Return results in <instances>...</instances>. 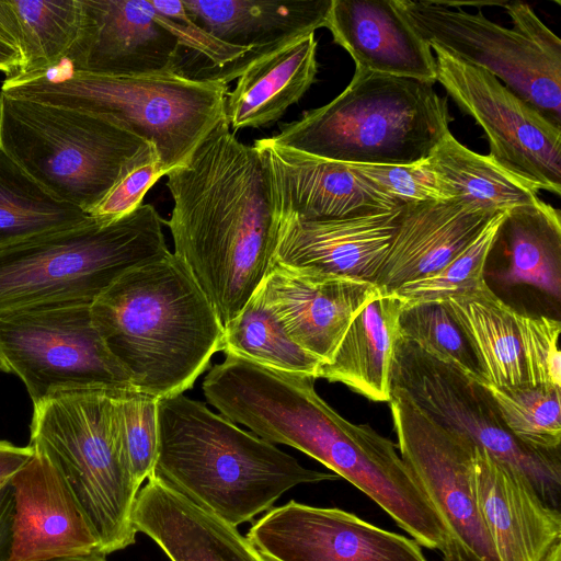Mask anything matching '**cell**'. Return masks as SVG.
Listing matches in <instances>:
<instances>
[{"instance_id":"1","label":"cell","mask_w":561,"mask_h":561,"mask_svg":"<svg viewBox=\"0 0 561 561\" xmlns=\"http://www.w3.org/2000/svg\"><path fill=\"white\" fill-rule=\"evenodd\" d=\"M165 176L174 202L165 221L173 254L225 327L273 263L278 219L266 165L254 146L236 138L225 118Z\"/></svg>"},{"instance_id":"2","label":"cell","mask_w":561,"mask_h":561,"mask_svg":"<svg viewBox=\"0 0 561 561\" xmlns=\"http://www.w3.org/2000/svg\"><path fill=\"white\" fill-rule=\"evenodd\" d=\"M90 309L133 387L158 400L191 389L222 350V324L190 270L171 252L126 272Z\"/></svg>"},{"instance_id":"3","label":"cell","mask_w":561,"mask_h":561,"mask_svg":"<svg viewBox=\"0 0 561 561\" xmlns=\"http://www.w3.org/2000/svg\"><path fill=\"white\" fill-rule=\"evenodd\" d=\"M152 474L196 505L237 527L271 510L289 489L337 480L240 428L183 393L157 402Z\"/></svg>"},{"instance_id":"4","label":"cell","mask_w":561,"mask_h":561,"mask_svg":"<svg viewBox=\"0 0 561 561\" xmlns=\"http://www.w3.org/2000/svg\"><path fill=\"white\" fill-rule=\"evenodd\" d=\"M453 117L434 83L355 67L335 99L270 137L311 156L353 164H414L448 135Z\"/></svg>"},{"instance_id":"5","label":"cell","mask_w":561,"mask_h":561,"mask_svg":"<svg viewBox=\"0 0 561 561\" xmlns=\"http://www.w3.org/2000/svg\"><path fill=\"white\" fill-rule=\"evenodd\" d=\"M162 219L151 204L102 222H83L0 248V317L88 304L126 272L164 256Z\"/></svg>"},{"instance_id":"6","label":"cell","mask_w":561,"mask_h":561,"mask_svg":"<svg viewBox=\"0 0 561 561\" xmlns=\"http://www.w3.org/2000/svg\"><path fill=\"white\" fill-rule=\"evenodd\" d=\"M228 84L174 75L113 77L75 70L7 78L11 98L102 116L151 144L164 175L226 118Z\"/></svg>"},{"instance_id":"7","label":"cell","mask_w":561,"mask_h":561,"mask_svg":"<svg viewBox=\"0 0 561 561\" xmlns=\"http://www.w3.org/2000/svg\"><path fill=\"white\" fill-rule=\"evenodd\" d=\"M106 387L56 390L33 404L30 446L65 478L92 524L101 554L135 543L139 488L124 454L117 398Z\"/></svg>"},{"instance_id":"8","label":"cell","mask_w":561,"mask_h":561,"mask_svg":"<svg viewBox=\"0 0 561 561\" xmlns=\"http://www.w3.org/2000/svg\"><path fill=\"white\" fill-rule=\"evenodd\" d=\"M0 149L56 198L89 215L153 146L115 122L0 92Z\"/></svg>"},{"instance_id":"9","label":"cell","mask_w":561,"mask_h":561,"mask_svg":"<svg viewBox=\"0 0 561 561\" xmlns=\"http://www.w3.org/2000/svg\"><path fill=\"white\" fill-rule=\"evenodd\" d=\"M432 49L478 66L561 128V39L522 1L501 3L508 28L456 2L394 0Z\"/></svg>"},{"instance_id":"10","label":"cell","mask_w":561,"mask_h":561,"mask_svg":"<svg viewBox=\"0 0 561 561\" xmlns=\"http://www.w3.org/2000/svg\"><path fill=\"white\" fill-rule=\"evenodd\" d=\"M391 387L404 391L444 427L467 436L493 458L519 471L547 503L560 510V451L538 450L518 440L505 426L492 396L481 382L399 334Z\"/></svg>"},{"instance_id":"11","label":"cell","mask_w":561,"mask_h":561,"mask_svg":"<svg viewBox=\"0 0 561 561\" xmlns=\"http://www.w3.org/2000/svg\"><path fill=\"white\" fill-rule=\"evenodd\" d=\"M90 307L57 305L0 317V370L23 382L33 404L60 389L134 388L95 329Z\"/></svg>"},{"instance_id":"12","label":"cell","mask_w":561,"mask_h":561,"mask_svg":"<svg viewBox=\"0 0 561 561\" xmlns=\"http://www.w3.org/2000/svg\"><path fill=\"white\" fill-rule=\"evenodd\" d=\"M389 403L400 456L443 525V561H500L477 501V445L434 421L399 388L391 387Z\"/></svg>"},{"instance_id":"13","label":"cell","mask_w":561,"mask_h":561,"mask_svg":"<svg viewBox=\"0 0 561 561\" xmlns=\"http://www.w3.org/2000/svg\"><path fill=\"white\" fill-rule=\"evenodd\" d=\"M438 81L458 107L473 117L489 142V157L534 188L561 193V128L486 70L439 49Z\"/></svg>"},{"instance_id":"14","label":"cell","mask_w":561,"mask_h":561,"mask_svg":"<svg viewBox=\"0 0 561 561\" xmlns=\"http://www.w3.org/2000/svg\"><path fill=\"white\" fill-rule=\"evenodd\" d=\"M247 538L265 561H428L413 538L296 501L268 510Z\"/></svg>"},{"instance_id":"15","label":"cell","mask_w":561,"mask_h":561,"mask_svg":"<svg viewBox=\"0 0 561 561\" xmlns=\"http://www.w3.org/2000/svg\"><path fill=\"white\" fill-rule=\"evenodd\" d=\"M71 70L113 77L172 75L178 38L154 16L149 0H80Z\"/></svg>"},{"instance_id":"16","label":"cell","mask_w":561,"mask_h":561,"mask_svg":"<svg viewBox=\"0 0 561 561\" xmlns=\"http://www.w3.org/2000/svg\"><path fill=\"white\" fill-rule=\"evenodd\" d=\"M260 289L287 336L328 363L353 318L378 293L360 278L273 262Z\"/></svg>"},{"instance_id":"17","label":"cell","mask_w":561,"mask_h":561,"mask_svg":"<svg viewBox=\"0 0 561 561\" xmlns=\"http://www.w3.org/2000/svg\"><path fill=\"white\" fill-rule=\"evenodd\" d=\"M10 484L13 491L10 561L102 556L100 540L87 514L65 478L45 456L34 451L10 478Z\"/></svg>"},{"instance_id":"18","label":"cell","mask_w":561,"mask_h":561,"mask_svg":"<svg viewBox=\"0 0 561 561\" xmlns=\"http://www.w3.org/2000/svg\"><path fill=\"white\" fill-rule=\"evenodd\" d=\"M266 165L277 219L301 221L355 218L400 208L356 175L347 163L256 139Z\"/></svg>"},{"instance_id":"19","label":"cell","mask_w":561,"mask_h":561,"mask_svg":"<svg viewBox=\"0 0 561 561\" xmlns=\"http://www.w3.org/2000/svg\"><path fill=\"white\" fill-rule=\"evenodd\" d=\"M480 514L500 561H561V514L513 467L476 446Z\"/></svg>"},{"instance_id":"20","label":"cell","mask_w":561,"mask_h":561,"mask_svg":"<svg viewBox=\"0 0 561 561\" xmlns=\"http://www.w3.org/2000/svg\"><path fill=\"white\" fill-rule=\"evenodd\" d=\"M403 207L337 220L279 219L273 262L374 284Z\"/></svg>"},{"instance_id":"21","label":"cell","mask_w":561,"mask_h":561,"mask_svg":"<svg viewBox=\"0 0 561 561\" xmlns=\"http://www.w3.org/2000/svg\"><path fill=\"white\" fill-rule=\"evenodd\" d=\"M502 210L460 199L404 206L390 248L374 279L383 293L431 275L453 261Z\"/></svg>"},{"instance_id":"22","label":"cell","mask_w":561,"mask_h":561,"mask_svg":"<svg viewBox=\"0 0 561 561\" xmlns=\"http://www.w3.org/2000/svg\"><path fill=\"white\" fill-rule=\"evenodd\" d=\"M325 27L355 67L436 82L435 57L394 0H332Z\"/></svg>"},{"instance_id":"23","label":"cell","mask_w":561,"mask_h":561,"mask_svg":"<svg viewBox=\"0 0 561 561\" xmlns=\"http://www.w3.org/2000/svg\"><path fill=\"white\" fill-rule=\"evenodd\" d=\"M133 523L171 561H265L234 526L154 474L138 491Z\"/></svg>"},{"instance_id":"24","label":"cell","mask_w":561,"mask_h":561,"mask_svg":"<svg viewBox=\"0 0 561 561\" xmlns=\"http://www.w3.org/2000/svg\"><path fill=\"white\" fill-rule=\"evenodd\" d=\"M332 0H182L190 19L226 44L273 53L325 27Z\"/></svg>"},{"instance_id":"25","label":"cell","mask_w":561,"mask_h":561,"mask_svg":"<svg viewBox=\"0 0 561 561\" xmlns=\"http://www.w3.org/2000/svg\"><path fill=\"white\" fill-rule=\"evenodd\" d=\"M407 299L378 293L353 318L318 378L341 382L375 402H389L398 319Z\"/></svg>"},{"instance_id":"26","label":"cell","mask_w":561,"mask_h":561,"mask_svg":"<svg viewBox=\"0 0 561 561\" xmlns=\"http://www.w3.org/2000/svg\"><path fill=\"white\" fill-rule=\"evenodd\" d=\"M314 33L301 36L250 65L227 94L232 133L277 122L309 90L318 72Z\"/></svg>"},{"instance_id":"27","label":"cell","mask_w":561,"mask_h":561,"mask_svg":"<svg viewBox=\"0 0 561 561\" xmlns=\"http://www.w3.org/2000/svg\"><path fill=\"white\" fill-rule=\"evenodd\" d=\"M440 301L466 335L484 383L512 387L527 382L518 312L496 296L485 279Z\"/></svg>"},{"instance_id":"28","label":"cell","mask_w":561,"mask_h":561,"mask_svg":"<svg viewBox=\"0 0 561 561\" xmlns=\"http://www.w3.org/2000/svg\"><path fill=\"white\" fill-rule=\"evenodd\" d=\"M80 20V0H0V39L20 57L15 77L59 66L77 38Z\"/></svg>"},{"instance_id":"29","label":"cell","mask_w":561,"mask_h":561,"mask_svg":"<svg viewBox=\"0 0 561 561\" xmlns=\"http://www.w3.org/2000/svg\"><path fill=\"white\" fill-rule=\"evenodd\" d=\"M497 242L508 255L502 275L507 285L526 284L559 299L561 293V217L539 201L506 210Z\"/></svg>"},{"instance_id":"30","label":"cell","mask_w":561,"mask_h":561,"mask_svg":"<svg viewBox=\"0 0 561 561\" xmlns=\"http://www.w3.org/2000/svg\"><path fill=\"white\" fill-rule=\"evenodd\" d=\"M447 199H460L490 210H507L540 201L539 191L523 182L488 154H480L449 133L425 160Z\"/></svg>"},{"instance_id":"31","label":"cell","mask_w":561,"mask_h":561,"mask_svg":"<svg viewBox=\"0 0 561 561\" xmlns=\"http://www.w3.org/2000/svg\"><path fill=\"white\" fill-rule=\"evenodd\" d=\"M154 16L178 38L172 75L197 82H225L238 79L265 55L232 46L197 26L187 15L182 0H149ZM271 54V53H270Z\"/></svg>"},{"instance_id":"32","label":"cell","mask_w":561,"mask_h":561,"mask_svg":"<svg viewBox=\"0 0 561 561\" xmlns=\"http://www.w3.org/2000/svg\"><path fill=\"white\" fill-rule=\"evenodd\" d=\"M89 217L48 193L0 149V248L79 225Z\"/></svg>"},{"instance_id":"33","label":"cell","mask_w":561,"mask_h":561,"mask_svg":"<svg viewBox=\"0 0 561 561\" xmlns=\"http://www.w3.org/2000/svg\"><path fill=\"white\" fill-rule=\"evenodd\" d=\"M221 352L317 379L322 364L287 336L266 305L260 287L240 313L224 327Z\"/></svg>"},{"instance_id":"34","label":"cell","mask_w":561,"mask_h":561,"mask_svg":"<svg viewBox=\"0 0 561 561\" xmlns=\"http://www.w3.org/2000/svg\"><path fill=\"white\" fill-rule=\"evenodd\" d=\"M482 385L518 440L538 450L560 451L561 388L528 382L512 387Z\"/></svg>"},{"instance_id":"35","label":"cell","mask_w":561,"mask_h":561,"mask_svg":"<svg viewBox=\"0 0 561 561\" xmlns=\"http://www.w3.org/2000/svg\"><path fill=\"white\" fill-rule=\"evenodd\" d=\"M398 328L403 339L454 364L474 380L485 382L466 335L440 300H407Z\"/></svg>"},{"instance_id":"36","label":"cell","mask_w":561,"mask_h":561,"mask_svg":"<svg viewBox=\"0 0 561 561\" xmlns=\"http://www.w3.org/2000/svg\"><path fill=\"white\" fill-rule=\"evenodd\" d=\"M506 210L499 211L479 236L439 271L409 282L394 294L407 300H440L484 280V268Z\"/></svg>"},{"instance_id":"37","label":"cell","mask_w":561,"mask_h":561,"mask_svg":"<svg viewBox=\"0 0 561 561\" xmlns=\"http://www.w3.org/2000/svg\"><path fill=\"white\" fill-rule=\"evenodd\" d=\"M158 399L134 388L122 389L117 398L121 440L138 486L152 472L158 448Z\"/></svg>"},{"instance_id":"38","label":"cell","mask_w":561,"mask_h":561,"mask_svg":"<svg viewBox=\"0 0 561 561\" xmlns=\"http://www.w3.org/2000/svg\"><path fill=\"white\" fill-rule=\"evenodd\" d=\"M350 169L397 206L448 201L425 160L414 164H353Z\"/></svg>"},{"instance_id":"39","label":"cell","mask_w":561,"mask_h":561,"mask_svg":"<svg viewBox=\"0 0 561 561\" xmlns=\"http://www.w3.org/2000/svg\"><path fill=\"white\" fill-rule=\"evenodd\" d=\"M518 327L526 381L561 388L560 322L518 312Z\"/></svg>"},{"instance_id":"40","label":"cell","mask_w":561,"mask_h":561,"mask_svg":"<svg viewBox=\"0 0 561 561\" xmlns=\"http://www.w3.org/2000/svg\"><path fill=\"white\" fill-rule=\"evenodd\" d=\"M163 175L158 160L134 169L108 191L89 215L102 222H112L128 215L141 205L148 190Z\"/></svg>"},{"instance_id":"41","label":"cell","mask_w":561,"mask_h":561,"mask_svg":"<svg viewBox=\"0 0 561 561\" xmlns=\"http://www.w3.org/2000/svg\"><path fill=\"white\" fill-rule=\"evenodd\" d=\"M13 491L10 480L0 484V561H10L12 550Z\"/></svg>"},{"instance_id":"42","label":"cell","mask_w":561,"mask_h":561,"mask_svg":"<svg viewBox=\"0 0 561 561\" xmlns=\"http://www.w3.org/2000/svg\"><path fill=\"white\" fill-rule=\"evenodd\" d=\"M33 448L16 446L9 440L0 439V484L23 467L33 456Z\"/></svg>"},{"instance_id":"43","label":"cell","mask_w":561,"mask_h":561,"mask_svg":"<svg viewBox=\"0 0 561 561\" xmlns=\"http://www.w3.org/2000/svg\"><path fill=\"white\" fill-rule=\"evenodd\" d=\"M20 57L18 53L7 43L0 39V71L5 73L7 78L19 75Z\"/></svg>"},{"instance_id":"44","label":"cell","mask_w":561,"mask_h":561,"mask_svg":"<svg viewBox=\"0 0 561 561\" xmlns=\"http://www.w3.org/2000/svg\"><path fill=\"white\" fill-rule=\"evenodd\" d=\"M46 561H106L105 557L102 556H79V557H65L58 559H51Z\"/></svg>"}]
</instances>
